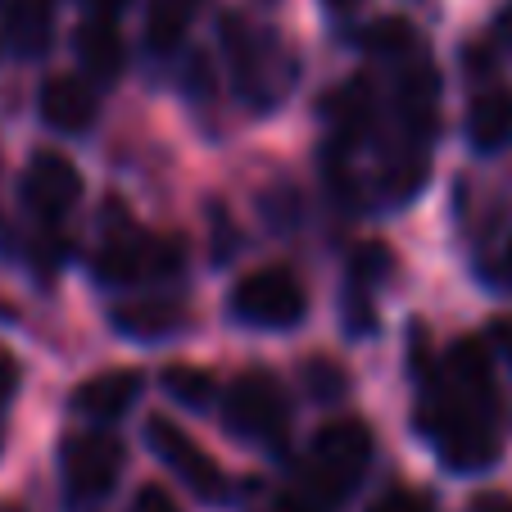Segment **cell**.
Returning <instances> with one entry per match:
<instances>
[{
	"instance_id": "6da1fadb",
	"label": "cell",
	"mask_w": 512,
	"mask_h": 512,
	"mask_svg": "<svg viewBox=\"0 0 512 512\" xmlns=\"http://www.w3.org/2000/svg\"><path fill=\"white\" fill-rule=\"evenodd\" d=\"M422 426L454 472H481L499 458V386L481 340H458L426 386Z\"/></svg>"
},
{
	"instance_id": "7a4b0ae2",
	"label": "cell",
	"mask_w": 512,
	"mask_h": 512,
	"mask_svg": "<svg viewBox=\"0 0 512 512\" xmlns=\"http://www.w3.org/2000/svg\"><path fill=\"white\" fill-rule=\"evenodd\" d=\"M372 463V431L358 417H336L313 435L309 449V485L322 503H340L358 490L363 472Z\"/></svg>"
},
{
	"instance_id": "3957f363",
	"label": "cell",
	"mask_w": 512,
	"mask_h": 512,
	"mask_svg": "<svg viewBox=\"0 0 512 512\" xmlns=\"http://www.w3.org/2000/svg\"><path fill=\"white\" fill-rule=\"evenodd\" d=\"M223 422L236 440L281 449L290 435V395L272 372H241L223 395Z\"/></svg>"
},
{
	"instance_id": "277c9868",
	"label": "cell",
	"mask_w": 512,
	"mask_h": 512,
	"mask_svg": "<svg viewBox=\"0 0 512 512\" xmlns=\"http://www.w3.org/2000/svg\"><path fill=\"white\" fill-rule=\"evenodd\" d=\"M186 263L182 241L173 236H150V232H118L114 241L100 245L96 254V277L105 286H141V281L173 277Z\"/></svg>"
},
{
	"instance_id": "5b68a950",
	"label": "cell",
	"mask_w": 512,
	"mask_h": 512,
	"mask_svg": "<svg viewBox=\"0 0 512 512\" xmlns=\"http://www.w3.org/2000/svg\"><path fill=\"white\" fill-rule=\"evenodd\" d=\"M59 472H64L68 503H100L118 485L123 472V445L118 435L78 431L59 445Z\"/></svg>"
},
{
	"instance_id": "8992f818",
	"label": "cell",
	"mask_w": 512,
	"mask_h": 512,
	"mask_svg": "<svg viewBox=\"0 0 512 512\" xmlns=\"http://www.w3.org/2000/svg\"><path fill=\"white\" fill-rule=\"evenodd\" d=\"M232 313L250 327L286 331L309 313V295H304L300 277L286 268H259L250 277L236 281L232 290Z\"/></svg>"
},
{
	"instance_id": "52a82bcc",
	"label": "cell",
	"mask_w": 512,
	"mask_h": 512,
	"mask_svg": "<svg viewBox=\"0 0 512 512\" xmlns=\"http://www.w3.org/2000/svg\"><path fill=\"white\" fill-rule=\"evenodd\" d=\"M227 55H232V78L250 105H277L286 96L290 64L277 55V46L259 41V32H245L241 19H227Z\"/></svg>"
},
{
	"instance_id": "ba28073f",
	"label": "cell",
	"mask_w": 512,
	"mask_h": 512,
	"mask_svg": "<svg viewBox=\"0 0 512 512\" xmlns=\"http://www.w3.org/2000/svg\"><path fill=\"white\" fill-rule=\"evenodd\" d=\"M145 445L159 454V463H168L177 476L186 481V490L200 494L204 503H218L227 494V476L223 467L213 463L209 454H204L200 445H195L191 435L182 431V426H173L168 417H150L145 422Z\"/></svg>"
},
{
	"instance_id": "9c48e42d",
	"label": "cell",
	"mask_w": 512,
	"mask_h": 512,
	"mask_svg": "<svg viewBox=\"0 0 512 512\" xmlns=\"http://www.w3.org/2000/svg\"><path fill=\"white\" fill-rule=\"evenodd\" d=\"M82 200V173L78 164L59 150H37L23 168V204L41 223H59L73 204Z\"/></svg>"
},
{
	"instance_id": "30bf717a",
	"label": "cell",
	"mask_w": 512,
	"mask_h": 512,
	"mask_svg": "<svg viewBox=\"0 0 512 512\" xmlns=\"http://www.w3.org/2000/svg\"><path fill=\"white\" fill-rule=\"evenodd\" d=\"M41 118H46L55 132L78 136L96 123V87L78 73H59L41 87Z\"/></svg>"
},
{
	"instance_id": "8fae6325",
	"label": "cell",
	"mask_w": 512,
	"mask_h": 512,
	"mask_svg": "<svg viewBox=\"0 0 512 512\" xmlns=\"http://www.w3.org/2000/svg\"><path fill=\"white\" fill-rule=\"evenodd\" d=\"M73 55H78L87 82H100V87L118 82V73H123V64H127V50H123V37H118L114 19L82 23V28L73 32Z\"/></svg>"
},
{
	"instance_id": "7c38bea8",
	"label": "cell",
	"mask_w": 512,
	"mask_h": 512,
	"mask_svg": "<svg viewBox=\"0 0 512 512\" xmlns=\"http://www.w3.org/2000/svg\"><path fill=\"white\" fill-rule=\"evenodd\" d=\"M109 322H114L127 340H164L186 327V309L177 300H168V295H145V300L114 304Z\"/></svg>"
},
{
	"instance_id": "4fadbf2b",
	"label": "cell",
	"mask_w": 512,
	"mask_h": 512,
	"mask_svg": "<svg viewBox=\"0 0 512 512\" xmlns=\"http://www.w3.org/2000/svg\"><path fill=\"white\" fill-rule=\"evenodd\" d=\"M136 395H141V377L136 372H100V377L82 381L73 390V408L82 417H91V422H114V417H123L136 404Z\"/></svg>"
},
{
	"instance_id": "5bb4252c",
	"label": "cell",
	"mask_w": 512,
	"mask_h": 512,
	"mask_svg": "<svg viewBox=\"0 0 512 512\" xmlns=\"http://www.w3.org/2000/svg\"><path fill=\"white\" fill-rule=\"evenodd\" d=\"M467 136H472L476 150L494 155V150H508L512 145V96L508 91H485L472 100L467 109Z\"/></svg>"
},
{
	"instance_id": "9a60e30c",
	"label": "cell",
	"mask_w": 512,
	"mask_h": 512,
	"mask_svg": "<svg viewBox=\"0 0 512 512\" xmlns=\"http://www.w3.org/2000/svg\"><path fill=\"white\" fill-rule=\"evenodd\" d=\"M200 5L204 0H150V10H145V46L155 50V55L177 50L186 28L200 14Z\"/></svg>"
},
{
	"instance_id": "2e32d148",
	"label": "cell",
	"mask_w": 512,
	"mask_h": 512,
	"mask_svg": "<svg viewBox=\"0 0 512 512\" xmlns=\"http://www.w3.org/2000/svg\"><path fill=\"white\" fill-rule=\"evenodd\" d=\"M5 37L19 55H41L50 41V0H10L5 5Z\"/></svg>"
},
{
	"instance_id": "e0dca14e",
	"label": "cell",
	"mask_w": 512,
	"mask_h": 512,
	"mask_svg": "<svg viewBox=\"0 0 512 512\" xmlns=\"http://www.w3.org/2000/svg\"><path fill=\"white\" fill-rule=\"evenodd\" d=\"M363 46H368L377 59H395V64H404V59H413L417 50H422V46H417L413 23H404V19L372 23V28L363 32Z\"/></svg>"
},
{
	"instance_id": "ac0fdd59",
	"label": "cell",
	"mask_w": 512,
	"mask_h": 512,
	"mask_svg": "<svg viewBox=\"0 0 512 512\" xmlns=\"http://www.w3.org/2000/svg\"><path fill=\"white\" fill-rule=\"evenodd\" d=\"M164 390L186 408H209V399L218 395V386H213L209 372L186 368V363H173V368L164 372Z\"/></svg>"
},
{
	"instance_id": "d6986e66",
	"label": "cell",
	"mask_w": 512,
	"mask_h": 512,
	"mask_svg": "<svg viewBox=\"0 0 512 512\" xmlns=\"http://www.w3.org/2000/svg\"><path fill=\"white\" fill-rule=\"evenodd\" d=\"M368 512H431L417 490H386Z\"/></svg>"
},
{
	"instance_id": "ffe728a7",
	"label": "cell",
	"mask_w": 512,
	"mask_h": 512,
	"mask_svg": "<svg viewBox=\"0 0 512 512\" xmlns=\"http://www.w3.org/2000/svg\"><path fill=\"white\" fill-rule=\"evenodd\" d=\"M132 512H182L177 508V499L168 490H159V485H141L132 499Z\"/></svg>"
},
{
	"instance_id": "44dd1931",
	"label": "cell",
	"mask_w": 512,
	"mask_h": 512,
	"mask_svg": "<svg viewBox=\"0 0 512 512\" xmlns=\"http://www.w3.org/2000/svg\"><path fill=\"white\" fill-rule=\"evenodd\" d=\"M14 390H19V363H14L10 349H0V408L10 404Z\"/></svg>"
},
{
	"instance_id": "7402d4cb",
	"label": "cell",
	"mask_w": 512,
	"mask_h": 512,
	"mask_svg": "<svg viewBox=\"0 0 512 512\" xmlns=\"http://www.w3.org/2000/svg\"><path fill=\"white\" fill-rule=\"evenodd\" d=\"M490 281H494V286H512V241L503 245V254H499V259H494Z\"/></svg>"
},
{
	"instance_id": "603a6c76",
	"label": "cell",
	"mask_w": 512,
	"mask_h": 512,
	"mask_svg": "<svg viewBox=\"0 0 512 512\" xmlns=\"http://www.w3.org/2000/svg\"><path fill=\"white\" fill-rule=\"evenodd\" d=\"M82 5L91 10V19H114L118 10H127V5H132V0H82Z\"/></svg>"
},
{
	"instance_id": "cb8c5ba5",
	"label": "cell",
	"mask_w": 512,
	"mask_h": 512,
	"mask_svg": "<svg viewBox=\"0 0 512 512\" xmlns=\"http://www.w3.org/2000/svg\"><path fill=\"white\" fill-rule=\"evenodd\" d=\"M472 512H512V499L508 494H481V499L472 503Z\"/></svg>"
},
{
	"instance_id": "d4e9b609",
	"label": "cell",
	"mask_w": 512,
	"mask_h": 512,
	"mask_svg": "<svg viewBox=\"0 0 512 512\" xmlns=\"http://www.w3.org/2000/svg\"><path fill=\"white\" fill-rule=\"evenodd\" d=\"M272 512H322V508H313L309 499H295V494H281V499L272 503Z\"/></svg>"
},
{
	"instance_id": "484cf974",
	"label": "cell",
	"mask_w": 512,
	"mask_h": 512,
	"mask_svg": "<svg viewBox=\"0 0 512 512\" xmlns=\"http://www.w3.org/2000/svg\"><path fill=\"white\" fill-rule=\"evenodd\" d=\"M494 28H499V41H503V46L512 50V0L499 10V23H494Z\"/></svg>"
},
{
	"instance_id": "4316f807",
	"label": "cell",
	"mask_w": 512,
	"mask_h": 512,
	"mask_svg": "<svg viewBox=\"0 0 512 512\" xmlns=\"http://www.w3.org/2000/svg\"><path fill=\"white\" fill-rule=\"evenodd\" d=\"M322 5H327V10H336V14H349V10H358L363 0H322Z\"/></svg>"
},
{
	"instance_id": "83f0119b",
	"label": "cell",
	"mask_w": 512,
	"mask_h": 512,
	"mask_svg": "<svg viewBox=\"0 0 512 512\" xmlns=\"http://www.w3.org/2000/svg\"><path fill=\"white\" fill-rule=\"evenodd\" d=\"M10 318H14V309H10L5 300H0V322H10Z\"/></svg>"
}]
</instances>
